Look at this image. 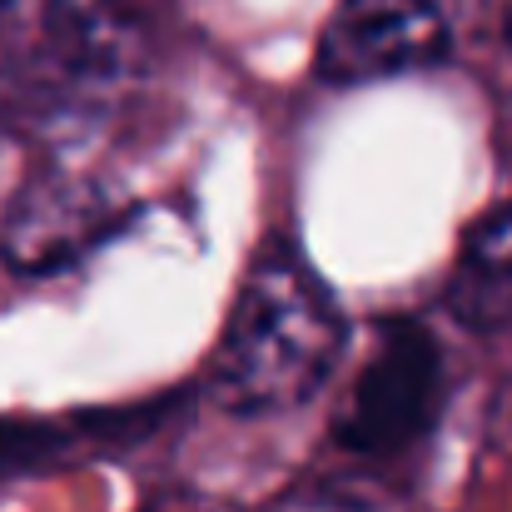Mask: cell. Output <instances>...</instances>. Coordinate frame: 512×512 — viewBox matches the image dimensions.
<instances>
[{"instance_id": "4", "label": "cell", "mask_w": 512, "mask_h": 512, "mask_svg": "<svg viewBox=\"0 0 512 512\" xmlns=\"http://www.w3.org/2000/svg\"><path fill=\"white\" fill-rule=\"evenodd\" d=\"M135 204L80 170H40L0 214V264L20 279L80 269L95 249L125 234Z\"/></svg>"}, {"instance_id": "8", "label": "cell", "mask_w": 512, "mask_h": 512, "mask_svg": "<svg viewBox=\"0 0 512 512\" xmlns=\"http://www.w3.org/2000/svg\"><path fill=\"white\" fill-rule=\"evenodd\" d=\"M508 45H512V20H508Z\"/></svg>"}, {"instance_id": "6", "label": "cell", "mask_w": 512, "mask_h": 512, "mask_svg": "<svg viewBox=\"0 0 512 512\" xmlns=\"http://www.w3.org/2000/svg\"><path fill=\"white\" fill-rule=\"evenodd\" d=\"M174 403L179 398H150L135 408L125 403V408H95V413L85 408V413H60V418H0V483L145 443L150 433H160Z\"/></svg>"}, {"instance_id": "1", "label": "cell", "mask_w": 512, "mask_h": 512, "mask_svg": "<svg viewBox=\"0 0 512 512\" xmlns=\"http://www.w3.org/2000/svg\"><path fill=\"white\" fill-rule=\"evenodd\" d=\"M348 319L294 234H269L209 353L204 393L229 418L294 413L334 378Z\"/></svg>"}, {"instance_id": "7", "label": "cell", "mask_w": 512, "mask_h": 512, "mask_svg": "<svg viewBox=\"0 0 512 512\" xmlns=\"http://www.w3.org/2000/svg\"><path fill=\"white\" fill-rule=\"evenodd\" d=\"M443 304L468 334L493 339L512 329V204L488 209L468 229Z\"/></svg>"}, {"instance_id": "2", "label": "cell", "mask_w": 512, "mask_h": 512, "mask_svg": "<svg viewBox=\"0 0 512 512\" xmlns=\"http://www.w3.org/2000/svg\"><path fill=\"white\" fill-rule=\"evenodd\" d=\"M145 75L125 0H0V125L35 140L100 130Z\"/></svg>"}, {"instance_id": "5", "label": "cell", "mask_w": 512, "mask_h": 512, "mask_svg": "<svg viewBox=\"0 0 512 512\" xmlns=\"http://www.w3.org/2000/svg\"><path fill=\"white\" fill-rule=\"evenodd\" d=\"M453 25L438 0H339L314 45L324 85H378L448 65Z\"/></svg>"}, {"instance_id": "3", "label": "cell", "mask_w": 512, "mask_h": 512, "mask_svg": "<svg viewBox=\"0 0 512 512\" xmlns=\"http://www.w3.org/2000/svg\"><path fill=\"white\" fill-rule=\"evenodd\" d=\"M448 398L443 343L418 319H383L339 418L334 448L353 458H393L433 433Z\"/></svg>"}]
</instances>
